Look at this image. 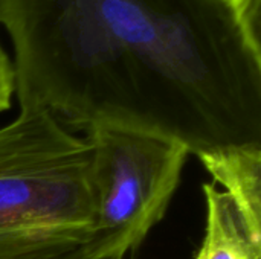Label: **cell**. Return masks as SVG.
I'll list each match as a JSON object with an SVG mask.
<instances>
[{"label": "cell", "instance_id": "cell-3", "mask_svg": "<svg viewBox=\"0 0 261 259\" xmlns=\"http://www.w3.org/2000/svg\"><path fill=\"white\" fill-rule=\"evenodd\" d=\"M90 148L93 237L138 249L165 217L190 150L170 137L119 128L84 131Z\"/></svg>", "mask_w": 261, "mask_h": 259}, {"label": "cell", "instance_id": "cell-2", "mask_svg": "<svg viewBox=\"0 0 261 259\" xmlns=\"http://www.w3.org/2000/svg\"><path fill=\"white\" fill-rule=\"evenodd\" d=\"M93 238L90 148L44 110L0 128V259H47Z\"/></svg>", "mask_w": 261, "mask_h": 259}, {"label": "cell", "instance_id": "cell-5", "mask_svg": "<svg viewBox=\"0 0 261 259\" xmlns=\"http://www.w3.org/2000/svg\"><path fill=\"white\" fill-rule=\"evenodd\" d=\"M206 205L205 235L193 259H261V237L214 183L203 185Z\"/></svg>", "mask_w": 261, "mask_h": 259}, {"label": "cell", "instance_id": "cell-7", "mask_svg": "<svg viewBox=\"0 0 261 259\" xmlns=\"http://www.w3.org/2000/svg\"><path fill=\"white\" fill-rule=\"evenodd\" d=\"M14 93H15L14 64L0 44V111H5L11 107Z\"/></svg>", "mask_w": 261, "mask_h": 259}, {"label": "cell", "instance_id": "cell-4", "mask_svg": "<svg viewBox=\"0 0 261 259\" xmlns=\"http://www.w3.org/2000/svg\"><path fill=\"white\" fill-rule=\"evenodd\" d=\"M197 157L214 185L223 186L249 229L261 237V143L216 148Z\"/></svg>", "mask_w": 261, "mask_h": 259}, {"label": "cell", "instance_id": "cell-6", "mask_svg": "<svg viewBox=\"0 0 261 259\" xmlns=\"http://www.w3.org/2000/svg\"><path fill=\"white\" fill-rule=\"evenodd\" d=\"M128 247L115 238L93 237L90 243L47 259H125Z\"/></svg>", "mask_w": 261, "mask_h": 259}, {"label": "cell", "instance_id": "cell-1", "mask_svg": "<svg viewBox=\"0 0 261 259\" xmlns=\"http://www.w3.org/2000/svg\"><path fill=\"white\" fill-rule=\"evenodd\" d=\"M20 108L190 153L261 143V0H0Z\"/></svg>", "mask_w": 261, "mask_h": 259}]
</instances>
